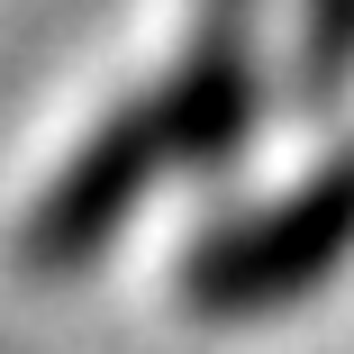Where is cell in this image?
I'll return each mask as SVG.
<instances>
[{
    "mask_svg": "<svg viewBox=\"0 0 354 354\" xmlns=\"http://www.w3.org/2000/svg\"><path fill=\"white\" fill-rule=\"evenodd\" d=\"M254 0H200V28L164 82V109H173V146L191 173L227 164L245 136H254Z\"/></svg>",
    "mask_w": 354,
    "mask_h": 354,
    "instance_id": "cell-2",
    "label": "cell"
},
{
    "mask_svg": "<svg viewBox=\"0 0 354 354\" xmlns=\"http://www.w3.org/2000/svg\"><path fill=\"white\" fill-rule=\"evenodd\" d=\"M354 73V0H309L300 10V91L336 100Z\"/></svg>",
    "mask_w": 354,
    "mask_h": 354,
    "instance_id": "cell-3",
    "label": "cell"
},
{
    "mask_svg": "<svg viewBox=\"0 0 354 354\" xmlns=\"http://www.w3.org/2000/svg\"><path fill=\"white\" fill-rule=\"evenodd\" d=\"M173 164H182V146H173V109H164V91L109 109L100 136L46 182L37 218H28V263H37V272H82V263H100L109 236L136 218V200H146Z\"/></svg>",
    "mask_w": 354,
    "mask_h": 354,
    "instance_id": "cell-1",
    "label": "cell"
}]
</instances>
